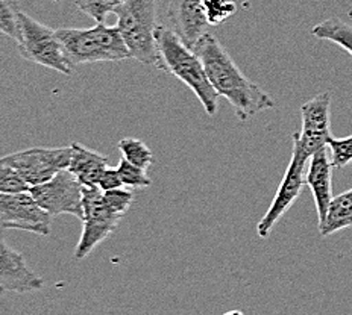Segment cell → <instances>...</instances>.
I'll return each mask as SVG.
<instances>
[{"mask_svg":"<svg viewBox=\"0 0 352 315\" xmlns=\"http://www.w3.org/2000/svg\"><path fill=\"white\" fill-rule=\"evenodd\" d=\"M193 50L217 96L230 102L240 121L276 106L275 100L239 69L214 35L204 34Z\"/></svg>","mask_w":352,"mask_h":315,"instance_id":"obj_1","label":"cell"},{"mask_svg":"<svg viewBox=\"0 0 352 315\" xmlns=\"http://www.w3.org/2000/svg\"><path fill=\"white\" fill-rule=\"evenodd\" d=\"M157 62L155 67L178 78L199 99L205 113H217V93L211 86L199 56L176 35L172 29L158 25L155 32Z\"/></svg>","mask_w":352,"mask_h":315,"instance_id":"obj_2","label":"cell"},{"mask_svg":"<svg viewBox=\"0 0 352 315\" xmlns=\"http://www.w3.org/2000/svg\"><path fill=\"white\" fill-rule=\"evenodd\" d=\"M63 52L73 69L80 64L123 61L131 58L119 29L98 23L90 29H56Z\"/></svg>","mask_w":352,"mask_h":315,"instance_id":"obj_3","label":"cell"},{"mask_svg":"<svg viewBox=\"0 0 352 315\" xmlns=\"http://www.w3.org/2000/svg\"><path fill=\"white\" fill-rule=\"evenodd\" d=\"M117 25L131 58L144 65H155L158 29L155 0H124L116 11Z\"/></svg>","mask_w":352,"mask_h":315,"instance_id":"obj_4","label":"cell"},{"mask_svg":"<svg viewBox=\"0 0 352 315\" xmlns=\"http://www.w3.org/2000/svg\"><path fill=\"white\" fill-rule=\"evenodd\" d=\"M19 40L17 47L21 58L43 67L63 73L65 76L73 75V69L63 52V46L58 40L56 29L40 23L26 12H19Z\"/></svg>","mask_w":352,"mask_h":315,"instance_id":"obj_5","label":"cell"},{"mask_svg":"<svg viewBox=\"0 0 352 315\" xmlns=\"http://www.w3.org/2000/svg\"><path fill=\"white\" fill-rule=\"evenodd\" d=\"M82 235L75 248V258L84 259L119 228L122 214L107 203L99 187H84L82 199Z\"/></svg>","mask_w":352,"mask_h":315,"instance_id":"obj_6","label":"cell"},{"mask_svg":"<svg viewBox=\"0 0 352 315\" xmlns=\"http://www.w3.org/2000/svg\"><path fill=\"white\" fill-rule=\"evenodd\" d=\"M292 140L293 152L287 170H285L281 184L278 187V191L274 197L272 203H270V208L260 220V223L256 224V233H258V237L263 240L269 238L274 226L280 222V218L290 209V207L300 196V191H302V188L305 185L304 172L307 159L310 156H308L305 150L300 148V144L295 135H292Z\"/></svg>","mask_w":352,"mask_h":315,"instance_id":"obj_7","label":"cell"},{"mask_svg":"<svg viewBox=\"0 0 352 315\" xmlns=\"http://www.w3.org/2000/svg\"><path fill=\"white\" fill-rule=\"evenodd\" d=\"M29 193L49 215L69 214L82 220L84 185L72 172L63 170L44 184L29 188Z\"/></svg>","mask_w":352,"mask_h":315,"instance_id":"obj_8","label":"cell"},{"mask_svg":"<svg viewBox=\"0 0 352 315\" xmlns=\"http://www.w3.org/2000/svg\"><path fill=\"white\" fill-rule=\"evenodd\" d=\"M72 148H34L6 155L8 163L16 168L26 184L31 187L44 184L55 174L67 170Z\"/></svg>","mask_w":352,"mask_h":315,"instance_id":"obj_9","label":"cell"},{"mask_svg":"<svg viewBox=\"0 0 352 315\" xmlns=\"http://www.w3.org/2000/svg\"><path fill=\"white\" fill-rule=\"evenodd\" d=\"M52 215L43 211L29 191L0 193V231L17 229L47 237Z\"/></svg>","mask_w":352,"mask_h":315,"instance_id":"obj_10","label":"cell"},{"mask_svg":"<svg viewBox=\"0 0 352 315\" xmlns=\"http://www.w3.org/2000/svg\"><path fill=\"white\" fill-rule=\"evenodd\" d=\"M329 113H331V93L328 91L316 94L311 100L305 102L300 106L302 129L299 134L293 135L296 137L300 148L305 150L308 156L327 148L329 140L333 138Z\"/></svg>","mask_w":352,"mask_h":315,"instance_id":"obj_11","label":"cell"},{"mask_svg":"<svg viewBox=\"0 0 352 315\" xmlns=\"http://www.w3.org/2000/svg\"><path fill=\"white\" fill-rule=\"evenodd\" d=\"M43 287V277L29 268L25 256L6 243L0 231V290L25 294Z\"/></svg>","mask_w":352,"mask_h":315,"instance_id":"obj_12","label":"cell"},{"mask_svg":"<svg viewBox=\"0 0 352 315\" xmlns=\"http://www.w3.org/2000/svg\"><path fill=\"white\" fill-rule=\"evenodd\" d=\"M167 19L170 20L172 31L190 49L207 34L208 23L204 17L202 0H168Z\"/></svg>","mask_w":352,"mask_h":315,"instance_id":"obj_13","label":"cell"},{"mask_svg":"<svg viewBox=\"0 0 352 315\" xmlns=\"http://www.w3.org/2000/svg\"><path fill=\"white\" fill-rule=\"evenodd\" d=\"M333 164L331 158H328V148L314 152L310 156L305 185L310 187L314 203H316L319 223L325 218V214L333 200Z\"/></svg>","mask_w":352,"mask_h":315,"instance_id":"obj_14","label":"cell"},{"mask_svg":"<svg viewBox=\"0 0 352 315\" xmlns=\"http://www.w3.org/2000/svg\"><path fill=\"white\" fill-rule=\"evenodd\" d=\"M70 148L72 156L67 170L75 174L84 187H98L102 173L108 167V158L80 143H72Z\"/></svg>","mask_w":352,"mask_h":315,"instance_id":"obj_15","label":"cell"},{"mask_svg":"<svg viewBox=\"0 0 352 315\" xmlns=\"http://www.w3.org/2000/svg\"><path fill=\"white\" fill-rule=\"evenodd\" d=\"M346 228H352V189L333 197L325 218L319 223V233L329 237Z\"/></svg>","mask_w":352,"mask_h":315,"instance_id":"obj_16","label":"cell"},{"mask_svg":"<svg viewBox=\"0 0 352 315\" xmlns=\"http://www.w3.org/2000/svg\"><path fill=\"white\" fill-rule=\"evenodd\" d=\"M311 35L318 40L331 41L352 56V25L342 19H328L311 27Z\"/></svg>","mask_w":352,"mask_h":315,"instance_id":"obj_17","label":"cell"},{"mask_svg":"<svg viewBox=\"0 0 352 315\" xmlns=\"http://www.w3.org/2000/svg\"><path fill=\"white\" fill-rule=\"evenodd\" d=\"M119 150L128 163L148 170L153 163V153L143 141L137 138H123L119 141Z\"/></svg>","mask_w":352,"mask_h":315,"instance_id":"obj_18","label":"cell"},{"mask_svg":"<svg viewBox=\"0 0 352 315\" xmlns=\"http://www.w3.org/2000/svg\"><path fill=\"white\" fill-rule=\"evenodd\" d=\"M204 17L208 26H219L237 12L236 0H202Z\"/></svg>","mask_w":352,"mask_h":315,"instance_id":"obj_19","label":"cell"},{"mask_svg":"<svg viewBox=\"0 0 352 315\" xmlns=\"http://www.w3.org/2000/svg\"><path fill=\"white\" fill-rule=\"evenodd\" d=\"M124 0H75L76 8L96 23H105L109 14H116Z\"/></svg>","mask_w":352,"mask_h":315,"instance_id":"obj_20","label":"cell"},{"mask_svg":"<svg viewBox=\"0 0 352 315\" xmlns=\"http://www.w3.org/2000/svg\"><path fill=\"white\" fill-rule=\"evenodd\" d=\"M17 0H0V32L17 43L19 40V12Z\"/></svg>","mask_w":352,"mask_h":315,"instance_id":"obj_21","label":"cell"},{"mask_svg":"<svg viewBox=\"0 0 352 315\" xmlns=\"http://www.w3.org/2000/svg\"><path fill=\"white\" fill-rule=\"evenodd\" d=\"M29 191V185L21 179L6 156L0 158V193H25Z\"/></svg>","mask_w":352,"mask_h":315,"instance_id":"obj_22","label":"cell"},{"mask_svg":"<svg viewBox=\"0 0 352 315\" xmlns=\"http://www.w3.org/2000/svg\"><path fill=\"white\" fill-rule=\"evenodd\" d=\"M117 172L120 174V179L123 182V187L129 188H146L152 185V179L146 174V170L137 167L134 164L128 163L126 159L122 158L119 161V165L116 167Z\"/></svg>","mask_w":352,"mask_h":315,"instance_id":"obj_23","label":"cell"},{"mask_svg":"<svg viewBox=\"0 0 352 315\" xmlns=\"http://www.w3.org/2000/svg\"><path fill=\"white\" fill-rule=\"evenodd\" d=\"M327 148L331 152L334 168H343L352 163V135L346 138H331Z\"/></svg>","mask_w":352,"mask_h":315,"instance_id":"obj_24","label":"cell"},{"mask_svg":"<svg viewBox=\"0 0 352 315\" xmlns=\"http://www.w3.org/2000/svg\"><path fill=\"white\" fill-rule=\"evenodd\" d=\"M104 197L107 203L116 212L124 215L131 208L132 202H134V194L129 189L124 188H117V189H109V191H104Z\"/></svg>","mask_w":352,"mask_h":315,"instance_id":"obj_25","label":"cell"},{"mask_svg":"<svg viewBox=\"0 0 352 315\" xmlns=\"http://www.w3.org/2000/svg\"><path fill=\"white\" fill-rule=\"evenodd\" d=\"M102 191H109V189H117L123 187V182L120 179V174L117 172V168L113 167H107V170L102 173L99 185H98Z\"/></svg>","mask_w":352,"mask_h":315,"instance_id":"obj_26","label":"cell"},{"mask_svg":"<svg viewBox=\"0 0 352 315\" xmlns=\"http://www.w3.org/2000/svg\"><path fill=\"white\" fill-rule=\"evenodd\" d=\"M223 315H245L243 312L241 311H237V310H232V311H228V312H225Z\"/></svg>","mask_w":352,"mask_h":315,"instance_id":"obj_27","label":"cell"},{"mask_svg":"<svg viewBox=\"0 0 352 315\" xmlns=\"http://www.w3.org/2000/svg\"><path fill=\"white\" fill-rule=\"evenodd\" d=\"M54 2H60V0H54Z\"/></svg>","mask_w":352,"mask_h":315,"instance_id":"obj_28","label":"cell"},{"mask_svg":"<svg viewBox=\"0 0 352 315\" xmlns=\"http://www.w3.org/2000/svg\"><path fill=\"white\" fill-rule=\"evenodd\" d=\"M2 292H3V291H2V290H0V294H2Z\"/></svg>","mask_w":352,"mask_h":315,"instance_id":"obj_29","label":"cell"}]
</instances>
